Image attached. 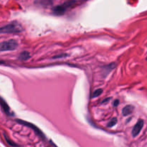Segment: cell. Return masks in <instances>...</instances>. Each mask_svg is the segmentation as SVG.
Masks as SVG:
<instances>
[{"label": "cell", "mask_w": 147, "mask_h": 147, "mask_svg": "<svg viewBox=\"0 0 147 147\" xmlns=\"http://www.w3.org/2000/svg\"><path fill=\"white\" fill-rule=\"evenodd\" d=\"M23 30L22 24L17 21H13L8 24L3 26L1 28V33L2 34H11V33H19Z\"/></svg>", "instance_id": "1"}, {"label": "cell", "mask_w": 147, "mask_h": 147, "mask_svg": "<svg viewBox=\"0 0 147 147\" xmlns=\"http://www.w3.org/2000/svg\"><path fill=\"white\" fill-rule=\"evenodd\" d=\"M17 47H18V42L17 40L11 39L7 41L2 42L0 44V50L1 52L12 51L17 49Z\"/></svg>", "instance_id": "2"}, {"label": "cell", "mask_w": 147, "mask_h": 147, "mask_svg": "<svg viewBox=\"0 0 147 147\" xmlns=\"http://www.w3.org/2000/svg\"><path fill=\"white\" fill-rule=\"evenodd\" d=\"M16 121H17L18 123H20V124H22V125H23V126H27V127L30 128V129H31L32 130L34 131V132L36 134V135H37V136H38L40 139H45V134H43V132L40 129H39L38 128L35 126V125L32 124V123H29V122H27V121H25L20 120V119H17V120H16Z\"/></svg>", "instance_id": "3"}, {"label": "cell", "mask_w": 147, "mask_h": 147, "mask_svg": "<svg viewBox=\"0 0 147 147\" xmlns=\"http://www.w3.org/2000/svg\"><path fill=\"white\" fill-rule=\"evenodd\" d=\"M74 4V1H67V2L64 3V4H61V5L57 6V7H54L53 8V13L56 15H63V14H65L67 9L68 8H70L72 5H73Z\"/></svg>", "instance_id": "4"}, {"label": "cell", "mask_w": 147, "mask_h": 147, "mask_svg": "<svg viewBox=\"0 0 147 147\" xmlns=\"http://www.w3.org/2000/svg\"><path fill=\"white\" fill-rule=\"evenodd\" d=\"M144 120H142V119H139V120L136 122V123L135 124V126H134L133 129H132L131 132L132 136H133L134 137H136V136L140 134L142 128L144 127Z\"/></svg>", "instance_id": "5"}, {"label": "cell", "mask_w": 147, "mask_h": 147, "mask_svg": "<svg viewBox=\"0 0 147 147\" xmlns=\"http://www.w3.org/2000/svg\"><path fill=\"white\" fill-rule=\"evenodd\" d=\"M34 4L39 7L47 8L53 5V0H34Z\"/></svg>", "instance_id": "6"}, {"label": "cell", "mask_w": 147, "mask_h": 147, "mask_svg": "<svg viewBox=\"0 0 147 147\" xmlns=\"http://www.w3.org/2000/svg\"><path fill=\"white\" fill-rule=\"evenodd\" d=\"M1 109H2L3 111L4 112V113H5L6 115L9 116H11V115H12L11 113V110H10L9 106H8L7 102L4 100L3 98H1Z\"/></svg>", "instance_id": "7"}, {"label": "cell", "mask_w": 147, "mask_h": 147, "mask_svg": "<svg viewBox=\"0 0 147 147\" xmlns=\"http://www.w3.org/2000/svg\"><path fill=\"white\" fill-rule=\"evenodd\" d=\"M134 110V107L131 105H127V106H125L124 108L122 110V113H123V116H128L129 115L133 113Z\"/></svg>", "instance_id": "8"}, {"label": "cell", "mask_w": 147, "mask_h": 147, "mask_svg": "<svg viewBox=\"0 0 147 147\" xmlns=\"http://www.w3.org/2000/svg\"><path fill=\"white\" fill-rule=\"evenodd\" d=\"M30 58V53L27 51H24L22 53H21L19 55V59H20L21 61H26L28 59Z\"/></svg>", "instance_id": "9"}, {"label": "cell", "mask_w": 147, "mask_h": 147, "mask_svg": "<svg viewBox=\"0 0 147 147\" xmlns=\"http://www.w3.org/2000/svg\"><path fill=\"white\" fill-rule=\"evenodd\" d=\"M116 63H111V64L107 65H106V66H104V67H103V70H106V71L105 72V73H106V74L107 75V74H109V73H110L111 71V70H113V69H114L115 67H116Z\"/></svg>", "instance_id": "10"}, {"label": "cell", "mask_w": 147, "mask_h": 147, "mask_svg": "<svg viewBox=\"0 0 147 147\" xmlns=\"http://www.w3.org/2000/svg\"><path fill=\"white\" fill-rule=\"evenodd\" d=\"M116 123H117V119H116V118H113V119H112L111 120L109 121V123H108L107 126L109 128H111L113 127V126H114Z\"/></svg>", "instance_id": "11"}, {"label": "cell", "mask_w": 147, "mask_h": 147, "mask_svg": "<svg viewBox=\"0 0 147 147\" xmlns=\"http://www.w3.org/2000/svg\"><path fill=\"white\" fill-rule=\"evenodd\" d=\"M4 138H5V140H6V142H7V143L9 144L10 145V146H18V145H17L15 143H14V142H12V141H10L9 140V139L8 138V136H7V135L5 134H4Z\"/></svg>", "instance_id": "12"}, {"label": "cell", "mask_w": 147, "mask_h": 147, "mask_svg": "<svg viewBox=\"0 0 147 147\" xmlns=\"http://www.w3.org/2000/svg\"><path fill=\"white\" fill-rule=\"evenodd\" d=\"M103 93V90L102 89H98V90H96L93 93V98H95L98 97V96H100Z\"/></svg>", "instance_id": "13"}, {"label": "cell", "mask_w": 147, "mask_h": 147, "mask_svg": "<svg viewBox=\"0 0 147 147\" xmlns=\"http://www.w3.org/2000/svg\"><path fill=\"white\" fill-rule=\"evenodd\" d=\"M118 104H119V100H116V101H114V103H113V106H117Z\"/></svg>", "instance_id": "14"}, {"label": "cell", "mask_w": 147, "mask_h": 147, "mask_svg": "<svg viewBox=\"0 0 147 147\" xmlns=\"http://www.w3.org/2000/svg\"><path fill=\"white\" fill-rule=\"evenodd\" d=\"M53 146H54V147H57V146H56L55 145V144H53Z\"/></svg>", "instance_id": "15"}]
</instances>
